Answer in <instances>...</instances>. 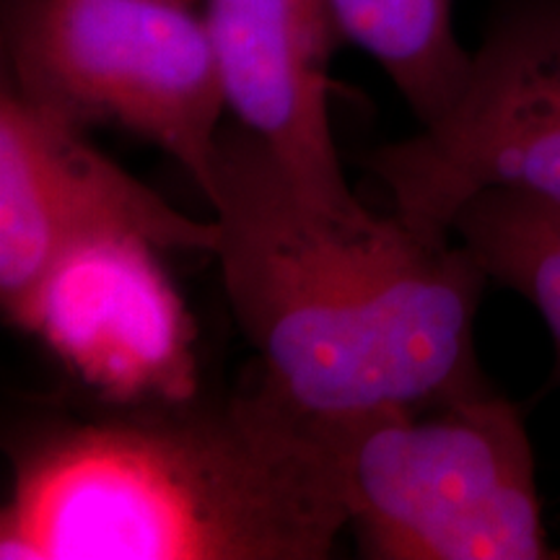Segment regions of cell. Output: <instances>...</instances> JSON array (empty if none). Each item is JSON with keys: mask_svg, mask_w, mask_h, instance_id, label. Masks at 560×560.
I'll list each match as a JSON object with an SVG mask.
<instances>
[{"mask_svg": "<svg viewBox=\"0 0 560 560\" xmlns=\"http://www.w3.org/2000/svg\"><path fill=\"white\" fill-rule=\"evenodd\" d=\"M206 200L257 380L301 416L348 431L488 389L475 319L490 280L454 236L314 200L242 125L221 130Z\"/></svg>", "mask_w": 560, "mask_h": 560, "instance_id": "6da1fadb", "label": "cell"}, {"mask_svg": "<svg viewBox=\"0 0 560 560\" xmlns=\"http://www.w3.org/2000/svg\"><path fill=\"white\" fill-rule=\"evenodd\" d=\"M3 560H322L348 529L342 431L257 380L62 420L13 446Z\"/></svg>", "mask_w": 560, "mask_h": 560, "instance_id": "7a4b0ae2", "label": "cell"}, {"mask_svg": "<svg viewBox=\"0 0 560 560\" xmlns=\"http://www.w3.org/2000/svg\"><path fill=\"white\" fill-rule=\"evenodd\" d=\"M348 529L371 560H550L522 410L493 389L342 433Z\"/></svg>", "mask_w": 560, "mask_h": 560, "instance_id": "3957f363", "label": "cell"}, {"mask_svg": "<svg viewBox=\"0 0 560 560\" xmlns=\"http://www.w3.org/2000/svg\"><path fill=\"white\" fill-rule=\"evenodd\" d=\"M5 52V81L21 94L83 128L107 122L151 140L208 192L229 107L198 5L9 0Z\"/></svg>", "mask_w": 560, "mask_h": 560, "instance_id": "277c9868", "label": "cell"}, {"mask_svg": "<svg viewBox=\"0 0 560 560\" xmlns=\"http://www.w3.org/2000/svg\"><path fill=\"white\" fill-rule=\"evenodd\" d=\"M361 164L395 213L433 236H452L462 202L488 187L560 202V0H506L454 107Z\"/></svg>", "mask_w": 560, "mask_h": 560, "instance_id": "5b68a950", "label": "cell"}, {"mask_svg": "<svg viewBox=\"0 0 560 560\" xmlns=\"http://www.w3.org/2000/svg\"><path fill=\"white\" fill-rule=\"evenodd\" d=\"M136 234L159 249L210 252L219 223L195 221L96 149L86 128L3 79L0 304L11 319L70 244Z\"/></svg>", "mask_w": 560, "mask_h": 560, "instance_id": "8992f818", "label": "cell"}, {"mask_svg": "<svg viewBox=\"0 0 560 560\" xmlns=\"http://www.w3.org/2000/svg\"><path fill=\"white\" fill-rule=\"evenodd\" d=\"M156 252L136 234L70 244L9 322L112 405L195 400V327Z\"/></svg>", "mask_w": 560, "mask_h": 560, "instance_id": "52a82bcc", "label": "cell"}, {"mask_svg": "<svg viewBox=\"0 0 560 560\" xmlns=\"http://www.w3.org/2000/svg\"><path fill=\"white\" fill-rule=\"evenodd\" d=\"M226 107L314 200L355 208L330 128V0H202Z\"/></svg>", "mask_w": 560, "mask_h": 560, "instance_id": "ba28073f", "label": "cell"}, {"mask_svg": "<svg viewBox=\"0 0 560 560\" xmlns=\"http://www.w3.org/2000/svg\"><path fill=\"white\" fill-rule=\"evenodd\" d=\"M342 37L369 52L408 102L420 128L459 100L472 52L454 30V0H330Z\"/></svg>", "mask_w": 560, "mask_h": 560, "instance_id": "9c48e42d", "label": "cell"}, {"mask_svg": "<svg viewBox=\"0 0 560 560\" xmlns=\"http://www.w3.org/2000/svg\"><path fill=\"white\" fill-rule=\"evenodd\" d=\"M452 236L499 283L535 306L556 348L560 384V202L514 187H488L462 202Z\"/></svg>", "mask_w": 560, "mask_h": 560, "instance_id": "30bf717a", "label": "cell"}, {"mask_svg": "<svg viewBox=\"0 0 560 560\" xmlns=\"http://www.w3.org/2000/svg\"><path fill=\"white\" fill-rule=\"evenodd\" d=\"M182 3H190V5H200L202 0H182Z\"/></svg>", "mask_w": 560, "mask_h": 560, "instance_id": "8fae6325", "label": "cell"}]
</instances>
